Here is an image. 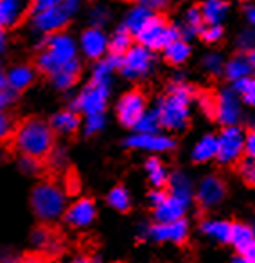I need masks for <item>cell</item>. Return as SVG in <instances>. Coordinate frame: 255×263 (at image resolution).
<instances>
[{
    "label": "cell",
    "mask_w": 255,
    "mask_h": 263,
    "mask_svg": "<svg viewBox=\"0 0 255 263\" xmlns=\"http://www.w3.org/2000/svg\"><path fill=\"white\" fill-rule=\"evenodd\" d=\"M54 134L56 132L51 123L31 116L15 123L11 136L4 141V146H8L11 154L27 155V157L38 159L44 164H49L56 152Z\"/></svg>",
    "instance_id": "1"
},
{
    "label": "cell",
    "mask_w": 255,
    "mask_h": 263,
    "mask_svg": "<svg viewBox=\"0 0 255 263\" xmlns=\"http://www.w3.org/2000/svg\"><path fill=\"white\" fill-rule=\"evenodd\" d=\"M193 98V88L182 81H173L169 85L167 96L157 108L160 126L167 130H183L189 124V101Z\"/></svg>",
    "instance_id": "2"
},
{
    "label": "cell",
    "mask_w": 255,
    "mask_h": 263,
    "mask_svg": "<svg viewBox=\"0 0 255 263\" xmlns=\"http://www.w3.org/2000/svg\"><path fill=\"white\" fill-rule=\"evenodd\" d=\"M76 60V45L72 38L63 33H54L47 38L44 49L36 58V70L41 74L52 76L65 63Z\"/></svg>",
    "instance_id": "3"
},
{
    "label": "cell",
    "mask_w": 255,
    "mask_h": 263,
    "mask_svg": "<svg viewBox=\"0 0 255 263\" xmlns=\"http://www.w3.org/2000/svg\"><path fill=\"white\" fill-rule=\"evenodd\" d=\"M31 205L38 218L51 222L65 211V195L51 180L36 184L31 193Z\"/></svg>",
    "instance_id": "4"
},
{
    "label": "cell",
    "mask_w": 255,
    "mask_h": 263,
    "mask_svg": "<svg viewBox=\"0 0 255 263\" xmlns=\"http://www.w3.org/2000/svg\"><path fill=\"white\" fill-rule=\"evenodd\" d=\"M178 38H182V33L164 15H153L150 22L137 34L139 44L146 49H153V51L165 49Z\"/></svg>",
    "instance_id": "5"
},
{
    "label": "cell",
    "mask_w": 255,
    "mask_h": 263,
    "mask_svg": "<svg viewBox=\"0 0 255 263\" xmlns=\"http://www.w3.org/2000/svg\"><path fill=\"white\" fill-rule=\"evenodd\" d=\"M76 8L77 0H63V4L56 6V8L36 13L34 15V26L40 31H45V33H61Z\"/></svg>",
    "instance_id": "6"
},
{
    "label": "cell",
    "mask_w": 255,
    "mask_h": 263,
    "mask_svg": "<svg viewBox=\"0 0 255 263\" xmlns=\"http://www.w3.org/2000/svg\"><path fill=\"white\" fill-rule=\"evenodd\" d=\"M246 136L237 126H225L218 137V161L221 164H233L244 152Z\"/></svg>",
    "instance_id": "7"
},
{
    "label": "cell",
    "mask_w": 255,
    "mask_h": 263,
    "mask_svg": "<svg viewBox=\"0 0 255 263\" xmlns=\"http://www.w3.org/2000/svg\"><path fill=\"white\" fill-rule=\"evenodd\" d=\"M146 94L140 88L126 92L117 103V117L128 128H135V124L140 121V117L146 114Z\"/></svg>",
    "instance_id": "8"
},
{
    "label": "cell",
    "mask_w": 255,
    "mask_h": 263,
    "mask_svg": "<svg viewBox=\"0 0 255 263\" xmlns=\"http://www.w3.org/2000/svg\"><path fill=\"white\" fill-rule=\"evenodd\" d=\"M241 103H243V99L233 88H223L216 96V119L223 126H237V123L243 119Z\"/></svg>",
    "instance_id": "9"
},
{
    "label": "cell",
    "mask_w": 255,
    "mask_h": 263,
    "mask_svg": "<svg viewBox=\"0 0 255 263\" xmlns=\"http://www.w3.org/2000/svg\"><path fill=\"white\" fill-rule=\"evenodd\" d=\"M106 96H108V83L92 80L74 101V110H81L87 116L102 114L106 106Z\"/></svg>",
    "instance_id": "10"
},
{
    "label": "cell",
    "mask_w": 255,
    "mask_h": 263,
    "mask_svg": "<svg viewBox=\"0 0 255 263\" xmlns=\"http://www.w3.org/2000/svg\"><path fill=\"white\" fill-rule=\"evenodd\" d=\"M150 67H151L150 49L142 47V45H133V47L122 56L120 72L126 78H140V76H144V74H147Z\"/></svg>",
    "instance_id": "11"
},
{
    "label": "cell",
    "mask_w": 255,
    "mask_h": 263,
    "mask_svg": "<svg viewBox=\"0 0 255 263\" xmlns=\"http://www.w3.org/2000/svg\"><path fill=\"white\" fill-rule=\"evenodd\" d=\"M31 241L36 249L45 252H51V254H56L59 252L63 243V234L58 227H52L49 223H40L33 229L31 233Z\"/></svg>",
    "instance_id": "12"
},
{
    "label": "cell",
    "mask_w": 255,
    "mask_h": 263,
    "mask_svg": "<svg viewBox=\"0 0 255 263\" xmlns=\"http://www.w3.org/2000/svg\"><path fill=\"white\" fill-rule=\"evenodd\" d=\"M226 187L223 184V180L216 175H208L198 186V202H200L203 208H212V205H218L219 202L225 198Z\"/></svg>",
    "instance_id": "13"
},
{
    "label": "cell",
    "mask_w": 255,
    "mask_h": 263,
    "mask_svg": "<svg viewBox=\"0 0 255 263\" xmlns=\"http://www.w3.org/2000/svg\"><path fill=\"white\" fill-rule=\"evenodd\" d=\"M151 238L158 241H173V243H183L189 234V227H187L185 220H176L171 223H157V226L147 229Z\"/></svg>",
    "instance_id": "14"
},
{
    "label": "cell",
    "mask_w": 255,
    "mask_h": 263,
    "mask_svg": "<svg viewBox=\"0 0 255 263\" xmlns=\"http://www.w3.org/2000/svg\"><path fill=\"white\" fill-rule=\"evenodd\" d=\"M95 218V204L92 198H81L72 204L65 213L63 220L72 227H84Z\"/></svg>",
    "instance_id": "15"
},
{
    "label": "cell",
    "mask_w": 255,
    "mask_h": 263,
    "mask_svg": "<svg viewBox=\"0 0 255 263\" xmlns=\"http://www.w3.org/2000/svg\"><path fill=\"white\" fill-rule=\"evenodd\" d=\"M187 204L183 200H180L175 195H169L160 205L155 208V218L158 223H171L176 220L183 218V213H185Z\"/></svg>",
    "instance_id": "16"
},
{
    "label": "cell",
    "mask_w": 255,
    "mask_h": 263,
    "mask_svg": "<svg viewBox=\"0 0 255 263\" xmlns=\"http://www.w3.org/2000/svg\"><path fill=\"white\" fill-rule=\"evenodd\" d=\"M130 148H144V150H153V152H167L175 148V141L171 137L164 136H155V134H139L133 136L126 141Z\"/></svg>",
    "instance_id": "17"
},
{
    "label": "cell",
    "mask_w": 255,
    "mask_h": 263,
    "mask_svg": "<svg viewBox=\"0 0 255 263\" xmlns=\"http://www.w3.org/2000/svg\"><path fill=\"white\" fill-rule=\"evenodd\" d=\"M81 42H83L84 54H87L88 58H94V60L101 58L102 52L108 49V44H106L104 34H102L97 27H90V29L84 31Z\"/></svg>",
    "instance_id": "18"
},
{
    "label": "cell",
    "mask_w": 255,
    "mask_h": 263,
    "mask_svg": "<svg viewBox=\"0 0 255 263\" xmlns=\"http://www.w3.org/2000/svg\"><path fill=\"white\" fill-rule=\"evenodd\" d=\"M38 70L31 65H16L13 69L8 70V81L16 92H24L27 87L33 85V81L36 80Z\"/></svg>",
    "instance_id": "19"
},
{
    "label": "cell",
    "mask_w": 255,
    "mask_h": 263,
    "mask_svg": "<svg viewBox=\"0 0 255 263\" xmlns=\"http://www.w3.org/2000/svg\"><path fill=\"white\" fill-rule=\"evenodd\" d=\"M81 76V65L77 60H72V62L65 63L58 72H54L51 76V80L54 81V85L58 88H69L79 80Z\"/></svg>",
    "instance_id": "20"
},
{
    "label": "cell",
    "mask_w": 255,
    "mask_h": 263,
    "mask_svg": "<svg viewBox=\"0 0 255 263\" xmlns=\"http://www.w3.org/2000/svg\"><path fill=\"white\" fill-rule=\"evenodd\" d=\"M201 15H203V22L207 26L212 24H219L225 18L226 11H228V2L226 0H205L200 6Z\"/></svg>",
    "instance_id": "21"
},
{
    "label": "cell",
    "mask_w": 255,
    "mask_h": 263,
    "mask_svg": "<svg viewBox=\"0 0 255 263\" xmlns=\"http://www.w3.org/2000/svg\"><path fill=\"white\" fill-rule=\"evenodd\" d=\"M225 74L232 83L244 80V78H250V74H253V72H251V65H250L248 56H243V54L233 56L225 65Z\"/></svg>",
    "instance_id": "22"
},
{
    "label": "cell",
    "mask_w": 255,
    "mask_h": 263,
    "mask_svg": "<svg viewBox=\"0 0 255 263\" xmlns=\"http://www.w3.org/2000/svg\"><path fill=\"white\" fill-rule=\"evenodd\" d=\"M51 126L58 134H74L79 128V116L76 110H63L52 117Z\"/></svg>",
    "instance_id": "23"
},
{
    "label": "cell",
    "mask_w": 255,
    "mask_h": 263,
    "mask_svg": "<svg viewBox=\"0 0 255 263\" xmlns=\"http://www.w3.org/2000/svg\"><path fill=\"white\" fill-rule=\"evenodd\" d=\"M167 184H169V190H171V195H175V197H178L180 200L189 204L190 198H193V182L189 180V177L176 172L175 175L169 177Z\"/></svg>",
    "instance_id": "24"
},
{
    "label": "cell",
    "mask_w": 255,
    "mask_h": 263,
    "mask_svg": "<svg viewBox=\"0 0 255 263\" xmlns=\"http://www.w3.org/2000/svg\"><path fill=\"white\" fill-rule=\"evenodd\" d=\"M190 56V47L183 38L175 40L171 45L164 49V60L169 65H182L187 62V58Z\"/></svg>",
    "instance_id": "25"
},
{
    "label": "cell",
    "mask_w": 255,
    "mask_h": 263,
    "mask_svg": "<svg viewBox=\"0 0 255 263\" xmlns=\"http://www.w3.org/2000/svg\"><path fill=\"white\" fill-rule=\"evenodd\" d=\"M132 42H133V34L128 31L126 26H122L120 29L115 31L113 38L110 40V45H108L110 54H112V56H120V58H122V56L133 47Z\"/></svg>",
    "instance_id": "26"
},
{
    "label": "cell",
    "mask_w": 255,
    "mask_h": 263,
    "mask_svg": "<svg viewBox=\"0 0 255 263\" xmlns=\"http://www.w3.org/2000/svg\"><path fill=\"white\" fill-rule=\"evenodd\" d=\"M218 157V137L216 136H205L193 150V161L194 162H207L210 159Z\"/></svg>",
    "instance_id": "27"
},
{
    "label": "cell",
    "mask_w": 255,
    "mask_h": 263,
    "mask_svg": "<svg viewBox=\"0 0 255 263\" xmlns=\"http://www.w3.org/2000/svg\"><path fill=\"white\" fill-rule=\"evenodd\" d=\"M255 240V231L244 223H232V233H230V243L239 251V254Z\"/></svg>",
    "instance_id": "28"
},
{
    "label": "cell",
    "mask_w": 255,
    "mask_h": 263,
    "mask_svg": "<svg viewBox=\"0 0 255 263\" xmlns=\"http://www.w3.org/2000/svg\"><path fill=\"white\" fill-rule=\"evenodd\" d=\"M201 231L218 241H230L232 223L225 222V220H207L201 223Z\"/></svg>",
    "instance_id": "29"
},
{
    "label": "cell",
    "mask_w": 255,
    "mask_h": 263,
    "mask_svg": "<svg viewBox=\"0 0 255 263\" xmlns=\"http://www.w3.org/2000/svg\"><path fill=\"white\" fill-rule=\"evenodd\" d=\"M153 16V13L150 11V8H146V6H139V8L133 9L130 15H128L126 18V27L128 31L133 34V36H137V34L140 33V29H142L144 26H146L147 22H150V18Z\"/></svg>",
    "instance_id": "30"
},
{
    "label": "cell",
    "mask_w": 255,
    "mask_h": 263,
    "mask_svg": "<svg viewBox=\"0 0 255 263\" xmlns=\"http://www.w3.org/2000/svg\"><path fill=\"white\" fill-rule=\"evenodd\" d=\"M108 204L120 213H130V209H132V200H130V195H128L126 187L120 186V184L113 187L108 195Z\"/></svg>",
    "instance_id": "31"
},
{
    "label": "cell",
    "mask_w": 255,
    "mask_h": 263,
    "mask_svg": "<svg viewBox=\"0 0 255 263\" xmlns=\"http://www.w3.org/2000/svg\"><path fill=\"white\" fill-rule=\"evenodd\" d=\"M146 170H147V175H150L151 182H153L157 187H164L165 184L169 182V175H167V172H165L164 164H162V162L158 161L157 157L147 159V162H146Z\"/></svg>",
    "instance_id": "32"
},
{
    "label": "cell",
    "mask_w": 255,
    "mask_h": 263,
    "mask_svg": "<svg viewBox=\"0 0 255 263\" xmlns=\"http://www.w3.org/2000/svg\"><path fill=\"white\" fill-rule=\"evenodd\" d=\"M18 98V92L9 85L8 81V72H4V69L0 67V110L8 108Z\"/></svg>",
    "instance_id": "33"
},
{
    "label": "cell",
    "mask_w": 255,
    "mask_h": 263,
    "mask_svg": "<svg viewBox=\"0 0 255 263\" xmlns=\"http://www.w3.org/2000/svg\"><path fill=\"white\" fill-rule=\"evenodd\" d=\"M233 90L239 94L243 103L255 108V78H244L241 81H236L233 83Z\"/></svg>",
    "instance_id": "34"
},
{
    "label": "cell",
    "mask_w": 255,
    "mask_h": 263,
    "mask_svg": "<svg viewBox=\"0 0 255 263\" xmlns=\"http://www.w3.org/2000/svg\"><path fill=\"white\" fill-rule=\"evenodd\" d=\"M160 123H158V117H157V112L155 114H144L140 117V121L135 124V130L142 132V134H155L158 130Z\"/></svg>",
    "instance_id": "35"
},
{
    "label": "cell",
    "mask_w": 255,
    "mask_h": 263,
    "mask_svg": "<svg viewBox=\"0 0 255 263\" xmlns=\"http://www.w3.org/2000/svg\"><path fill=\"white\" fill-rule=\"evenodd\" d=\"M200 36L203 38L205 42H208V44H216V42H219L223 38V29L219 24H212V26L205 24L203 29L200 31Z\"/></svg>",
    "instance_id": "36"
},
{
    "label": "cell",
    "mask_w": 255,
    "mask_h": 263,
    "mask_svg": "<svg viewBox=\"0 0 255 263\" xmlns=\"http://www.w3.org/2000/svg\"><path fill=\"white\" fill-rule=\"evenodd\" d=\"M203 67L210 74H221L223 70H225V63H223V58L219 54H216V52H212V54L205 56Z\"/></svg>",
    "instance_id": "37"
},
{
    "label": "cell",
    "mask_w": 255,
    "mask_h": 263,
    "mask_svg": "<svg viewBox=\"0 0 255 263\" xmlns=\"http://www.w3.org/2000/svg\"><path fill=\"white\" fill-rule=\"evenodd\" d=\"M59 4H63V0H31V6H29V9H27L26 16L36 15V13L56 8V6H59Z\"/></svg>",
    "instance_id": "38"
},
{
    "label": "cell",
    "mask_w": 255,
    "mask_h": 263,
    "mask_svg": "<svg viewBox=\"0 0 255 263\" xmlns=\"http://www.w3.org/2000/svg\"><path fill=\"white\" fill-rule=\"evenodd\" d=\"M237 47L241 51H253L255 49V29H244L243 33L237 36Z\"/></svg>",
    "instance_id": "39"
},
{
    "label": "cell",
    "mask_w": 255,
    "mask_h": 263,
    "mask_svg": "<svg viewBox=\"0 0 255 263\" xmlns=\"http://www.w3.org/2000/svg\"><path fill=\"white\" fill-rule=\"evenodd\" d=\"M13 128H15V121L11 119V116L6 114V110H0V141L2 143L11 136Z\"/></svg>",
    "instance_id": "40"
},
{
    "label": "cell",
    "mask_w": 255,
    "mask_h": 263,
    "mask_svg": "<svg viewBox=\"0 0 255 263\" xmlns=\"http://www.w3.org/2000/svg\"><path fill=\"white\" fill-rule=\"evenodd\" d=\"M54 254L51 252H45V251H38V252H26L22 254V261L24 263H52Z\"/></svg>",
    "instance_id": "41"
},
{
    "label": "cell",
    "mask_w": 255,
    "mask_h": 263,
    "mask_svg": "<svg viewBox=\"0 0 255 263\" xmlns=\"http://www.w3.org/2000/svg\"><path fill=\"white\" fill-rule=\"evenodd\" d=\"M239 172H241V177H243L244 182L250 184V186H255V161L248 159V161L241 162Z\"/></svg>",
    "instance_id": "42"
},
{
    "label": "cell",
    "mask_w": 255,
    "mask_h": 263,
    "mask_svg": "<svg viewBox=\"0 0 255 263\" xmlns=\"http://www.w3.org/2000/svg\"><path fill=\"white\" fill-rule=\"evenodd\" d=\"M198 101H200V106L207 116L216 117V98H212L210 94H200Z\"/></svg>",
    "instance_id": "43"
},
{
    "label": "cell",
    "mask_w": 255,
    "mask_h": 263,
    "mask_svg": "<svg viewBox=\"0 0 255 263\" xmlns=\"http://www.w3.org/2000/svg\"><path fill=\"white\" fill-rule=\"evenodd\" d=\"M102 114H95V116H88V121H87V134H94V132H99L102 128Z\"/></svg>",
    "instance_id": "44"
},
{
    "label": "cell",
    "mask_w": 255,
    "mask_h": 263,
    "mask_svg": "<svg viewBox=\"0 0 255 263\" xmlns=\"http://www.w3.org/2000/svg\"><path fill=\"white\" fill-rule=\"evenodd\" d=\"M244 152H246L248 159L255 161V130L248 132L246 134V141H244Z\"/></svg>",
    "instance_id": "45"
},
{
    "label": "cell",
    "mask_w": 255,
    "mask_h": 263,
    "mask_svg": "<svg viewBox=\"0 0 255 263\" xmlns=\"http://www.w3.org/2000/svg\"><path fill=\"white\" fill-rule=\"evenodd\" d=\"M0 263H24L22 254L11 251H0Z\"/></svg>",
    "instance_id": "46"
},
{
    "label": "cell",
    "mask_w": 255,
    "mask_h": 263,
    "mask_svg": "<svg viewBox=\"0 0 255 263\" xmlns=\"http://www.w3.org/2000/svg\"><path fill=\"white\" fill-rule=\"evenodd\" d=\"M65 186H67V190H69L70 195L76 193V191L79 190V179H77V175L74 172L65 177Z\"/></svg>",
    "instance_id": "47"
},
{
    "label": "cell",
    "mask_w": 255,
    "mask_h": 263,
    "mask_svg": "<svg viewBox=\"0 0 255 263\" xmlns=\"http://www.w3.org/2000/svg\"><path fill=\"white\" fill-rule=\"evenodd\" d=\"M167 197H169V195L165 193L164 190H155L153 193L150 195V202H151V204L155 205V208H157V205H160L162 202H164V200H165V198H167Z\"/></svg>",
    "instance_id": "48"
},
{
    "label": "cell",
    "mask_w": 255,
    "mask_h": 263,
    "mask_svg": "<svg viewBox=\"0 0 255 263\" xmlns=\"http://www.w3.org/2000/svg\"><path fill=\"white\" fill-rule=\"evenodd\" d=\"M142 4L150 9H160L167 4V0H142Z\"/></svg>",
    "instance_id": "49"
},
{
    "label": "cell",
    "mask_w": 255,
    "mask_h": 263,
    "mask_svg": "<svg viewBox=\"0 0 255 263\" xmlns=\"http://www.w3.org/2000/svg\"><path fill=\"white\" fill-rule=\"evenodd\" d=\"M241 254H243L244 258H248V259H250V261H253V263H255V240L251 241V243L248 245V247L244 249V251L241 252Z\"/></svg>",
    "instance_id": "50"
},
{
    "label": "cell",
    "mask_w": 255,
    "mask_h": 263,
    "mask_svg": "<svg viewBox=\"0 0 255 263\" xmlns=\"http://www.w3.org/2000/svg\"><path fill=\"white\" fill-rule=\"evenodd\" d=\"M246 16L250 20L251 26H255V6H248L246 8Z\"/></svg>",
    "instance_id": "51"
},
{
    "label": "cell",
    "mask_w": 255,
    "mask_h": 263,
    "mask_svg": "<svg viewBox=\"0 0 255 263\" xmlns=\"http://www.w3.org/2000/svg\"><path fill=\"white\" fill-rule=\"evenodd\" d=\"M248 60H250V65H251V72L255 74V49L253 51L248 52Z\"/></svg>",
    "instance_id": "52"
},
{
    "label": "cell",
    "mask_w": 255,
    "mask_h": 263,
    "mask_svg": "<svg viewBox=\"0 0 255 263\" xmlns=\"http://www.w3.org/2000/svg\"><path fill=\"white\" fill-rule=\"evenodd\" d=\"M230 263H253V261H250V259H248V258H244L243 254H239V256H236V258H233Z\"/></svg>",
    "instance_id": "53"
},
{
    "label": "cell",
    "mask_w": 255,
    "mask_h": 263,
    "mask_svg": "<svg viewBox=\"0 0 255 263\" xmlns=\"http://www.w3.org/2000/svg\"><path fill=\"white\" fill-rule=\"evenodd\" d=\"M72 263H94V259L88 258V256H81V258H76Z\"/></svg>",
    "instance_id": "54"
},
{
    "label": "cell",
    "mask_w": 255,
    "mask_h": 263,
    "mask_svg": "<svg viewBox=\"0 0 255 263\" xmlns=\"http://www.w3.org/2000/svg\"><path fill=\"white\" fill-rule=\"evenodd\" d=\"M124 2H139V0H124Z\"/></svg>",
    "instance_id": "55"
},
{
    "label": "cell",
    "mask_w": 255,
    "mask_h": 263,
    "mask_svg": "<svg viewBox=\"0 0 255 263\" xmlns=\"http://www.w3.org/2000/svg\"><path fill=\"white\" fill-rule=\"evenodd\" d=\"M243 2H251V0H243Z\"/></svg>",
    "instance_id": "56"
},
{
    "label": "cell",
    "mask_w": 255,
    "mask_h": 263,
    "mask_svg": "<svg viewBox=\"0 0 255 263\" xmlns=\"http://www.w3.org/2000/svg\"><path fill=\"white\" fill-rule=\"evenodd\" d=\"M0 2H2V0H0Z\"/></svg>",
    "instance_id": "57"
}]
</instances>
